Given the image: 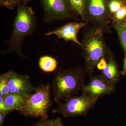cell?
I'll return each mask as SVG.
<instances>
[{
    "label": "cell",
    "instance_id": "1",
    "mask_svg": "<svg viewBox=\"0 0 126 126\" xmlns=\"http://www.w3.org/2000/svg\"><path fill=\"white\" fill-rule=\"evenodd\" d=\"M36 19L33 10L27 4L17 6L12 32L9 39L4 41L9 48L2 52V55L16 52L21 57L26 58L21 52L22 43L25 37L32 36L34 34L36 27Z\"/></svg>",
    "mask_w": 126,
    "mask_h": 126
},
{
    "label": "cell",
    "instance_id": "2",
    "mask_svg": "<svg viewBox=\"0 0 126 126\" xmlns=\"http://www.w3.org/2000/svg\"><path fill=\"white\" fill-rule=\"evenodd\" d=\"M86 72L81 67L59 68L55 74L51 90L57 104L76 96L85 85Z\"/></svg>",
    "mask_w": 126,
    "mask_h": 126
},
{
    "label": "cell",
    "instance_id": "3",
    "mask_svg": "<svg viewBox=\"0 0 126 126\" xmlns=\"http://www.w3.org/2000/svg\"><path fill=\"white\" fill-rule=\"evenodd\" d=\"M103 32L100 27L90 30L85 34L81 43L85 60L84 70L90 76L100 60L110 55L107 54Z\"/></svg>",
    "mask_w": 126,
    "mask_h": 126
},
{
    "label": "cell",
    "instance_id": "4",
    "mask_svg": "<svg viewBox=\"0 0 126 126\" xmlns=\"http://www.w3.org/2000/svg\"><path fill=\"white\" fill-rule=\"evenodd\" d=\"M36 91L28 97L20 114L27 117L47 119L48 113L53 104L50 98L51 84H41L36 87Z\"/></svg>",
    "mask_w": 126,
    "mask_h": 126
},
{
    "label": "cell",
    "instance_id": "5",
    "mask_svg": "<svg viewBox=\"0 0 126 126\" xmlns=\"http://www.w3.org/2000/svg\"><path fill=\"white\" fill-rule=\"evenodd\" d=\"M98 98L82 93L66 100L65 102L59 103L53 113H58L65 117L84 116L95 105Z\"/></svg>",
    "mask_w": 126,
    "mask_h": 126
},
{
    "label": "cell",
    "instance_id": "6",
    "mask_svg": "<svg viewBox=\"0 0 126 126\" xmlns=\"http://www.w3.org/2000/svg\"><path fill=\"white\" fill-rule=\"evenodd\" d=\"M39 0L44 9L43 20L45 23L65 19H78L68 0Z\"/></svg>",
    "mask_w": 126,
    "mask_h": 126
},
{
    "label": "cell",
    "instance_id": "7",
    "mask_svg": "<svg viewBox=\"0 0 126 126\" xmlns=\"http://www.w3.org/2000/svg\"><path fill=\"white\" fill-rule=\"evenodd\" d=\"M6 73L11 93L29 96L36 91V87L31 83L29 75L20 74L12 70Z\"/></svg>",
    "mask_w": 126,
    "mask_h": 126
},
{
    "label": "cell",
    "instance_id": "8",
    "mask_svg": "<svg viewBox=\"0 0 126 126\" xmlns=\"http://www.w3.org/2000/svg\"><path fill=\"white\" fill-rule=\"evenodd\" d=\"M115 89V85L110 83L100 75L91 76L90 80L83 87L81 91L83 93L99 98L111 94Z\"/></svg>",
    "mask_w": 126,
    "mask_h": 126
},
{
    "label": "cell",
    "instance_id": "9",
    "mask_svg": "<svg viewBox=\"0 0 126 126\" xmlns=\"http://www.w3.org/2000/svg\"><path fill=\"white\" fill-rule=\"evenodd\" d=\"M86 25L83 23L71 22L67 23L53 31L46 33V36L55 35L58 37V39H63L66 41H71L82 47L81 43L78 40L77 36L79 31Z\"/></svg>",
    "mask_w": 126,
    "mask_h": 126
},
{
    "label": "cell",
    "instance_id": "10",
    "mask_svg": "<svg viewBox=\"0 0 126 126\" xmlns=\"http://www.w3.org/2000/svg\"><path fill=\"white\" fill-rule=\"evenodd\" d=\"M106 0H88V10L93 19L102 23L106 20Z\"/></svg>",
    "mask_w": 126,
    "mask_h": 126
},
{
    "label": "cell",
    "instance_id": "11",
    "mask_svg": "<svg viewBox=\"0 0 126 126\" xmlns=\"http://www.w3.org/2000/svg\"><path fill=\"white\" fill-rule=\"evenodd\" d=\"M108 59L107 65L102 70L101 75L108 82L115 86L119 80L121 73L113 56L110 54Z\"/></svg>",
    "mask_w": 126,
    "mask_h": 126
},
{
    "label": "cell",
    "instance_id": "12",
    "mask_svg": "<svg viewBox=\"0 0 126 126\" xmlns=\"http://www.w3.org/2000/svg\"><path fill=\"white\" fill-rule=\"evenodd\" d=\"M28 96L16 94H10L4 97L6 106L11 112L16 110L19 111L26 102Z\"/></svg>",
    "mask_w": 126,
    "mask_h": 126
},
{
    "label": "cell",
    "instance_id": "13",
    "mask_svg": "<svg viewBox=\"0 0 126 126\" xmlns=\"http://www.w3.org/2000/svg\"><path fill=\"white\" fill-rule=\"evenodd\" d=\"M38 63L40 69L46 73L54 72L57 68L58 64L56 59L48 55L41 57Z\"/></svg>",
    "mask_w": 126,
    "mask_h": 126
},
{
    "label": "cell",
    "instance_id": "14",
    "mask_svg": "<svg viewBox=\"0 0 126 126\" xmlns=\"http://www.w3.org/2000/svg\"><path fill=\"white\" fill-rule=\"evenodd\" d=\"M70 6L77 15L85 19V0H68Z\"/></svg>",
    "mask_w": 126,
    "mask_h": 126
},
{
    "label": "cell",
    "instance_id": "15",
    "mask_svg": "<svg viewBox=\"0 0 126 126\" xmlns=\"http://www.w3.org/2000/svg\"><path fill=\"white\" fill-rule=\"evenodd\" d=\"M31 0H0V5L9 9L13 10L19 5L27 4Z\"/></svg>",
    "mask_w": 126,
    "mask_h": 126
},
{
    "label": "cell",
    "instance_id": "16",
    "mask_svg": "<svg viewBox=\"0 0 126 126\" xmlns=\"http://www.w3.org/2000/svg\"><path fill=\"white\" fill-rule=\"evenodd\" d=\"M11 93L8 86L7 73L0 75V97L6 96Z\"/></svg>",
    "mask_w": 126,
    "mask_h": 126
},
{
    "label": "cell",
    "instance_id": "17",
    "mask_svg": "<svg viewBox=\"0 0 126 126\" xmlns=\"http://www.w3.org/2000/svg\"><path fill=\"white\" fill-rule=\"evenodd\" d=\"M32 126H64L62 119L60 117L55 119H41Z\"/></svg>",
    "mask_w": 126,
    "mask_h": 126
},
{
    "label": "cell",
    "instance_id": "18",
    "mask_svg": "<svg viewBox=\"0 0 126 126\" xmlns=\"http://www.w3.org/2000/svg\"><path fill=\"white\" fill-rule=\"evenodd\" d=\"M114 27L117 32L122 45L126 54V27L124 24L114 23Z\"/></svg>",
    "mask_w": 126,
    "mask_h": 126
},
{
    "label": "cell",
    "instance_id": "19",
    "mask_svg": "<svg viewBox=\"0 0 126 126\" xmlns=\"http://www.w3.org/2000/svg\"><path fill=\"white\" fill-rule=\"evenodd\" d=\"M123 6L124 3L122 1L119 0H111L109 4V8L110 13L115 14Z\"/></svg>",
    "mask_w": 126,
    "mask_h": 126
},
{
    "label": "cell",
    "instance_id": "20",
    "mask_svg": "<svg viewBox=\"0 0 126 126\" xmlns=\"http://www.w3.org/2000/svg\"><path fill=\"white\" fill-rule=\"evenodd\" d=\"M126 16V5H124L115 14V18L117 21L124 19Z\"/></svg>",
    "mask_w": 126,
    "mask_h": 126
},
{
    "label": "cell",
    "instance_id": "21",
    "mask_svg": "<svg viewBox=\"0 0 126 126\" xmlns=\"http://www.w3.org/2000/svg\"><path fill=\"white\" fill-rule=\"evenodd\" d=\"M11 112L7 108L4 101V97H0V112L3 113L8 115L9 113Z\"/></svg>",
    "mask_w": 126,
    "mask_h": 126
},
{
    "label": "cell",
    "instance_id": "22",
    "mask_svg": "<svg viewBox=\"0 0 126 126\" xmlns=\"http://www.w3.org/2000/svg\"><path fill=\"white\" fill-rule=\"evenodd\" d=\"M108 63L105 58L102 59L97 64L96 67L99 70H103L105 69Z\"/></svg>",
    "mask_w": 126,
    "mask_h": 126
},
{
    "label": "cell",
    "instance_id": "23",
    "mask_svg": "<svg viewBox=\"0 0 126 126\" xmlns=\"http://www.w3.org/2000/svg\"><path fill=\"white\" fill-rule=\"evenodd\" d=\"M7 115L6 113L0 112V126H3L5 118Z\"/></svg>",
    "mask_w": 126,
    "mask_h": 126
},
{
    "label": "cell",
    "instance_id": "24",
    "mask_svg": "<svg viewBox=\"0 0 126 126\" xmlns=\"http://www.w3.org/2000/svg\"><path fill=\"white\" fill-rule=\"evenodd\" d=\"M121 74L123 76L126 75V54L124 60L123 69L121 72Z\"/></svg>",
    "mask_w": 126,
    "mask_h": 126
},
{
    "label": "cell",
    "instance_id": "25",
    "mask_svg": "<svg viewBox=\"0 0 126 126\" xmlns=\"http://www.w3.org/2000/svg\"><path fill=\"white\" fill-rule=\"evenodd\" d=\"M124 24L125 25V26H126V24Z\"/></svg>",
    "mask_w": 126,
    "mask_h": 126
}]
</instances>
